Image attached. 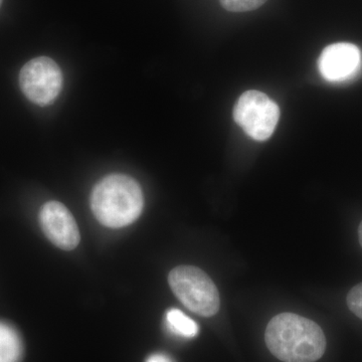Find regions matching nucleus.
<instances>
[{
    "label": "nucleus",
    "mask_w": 362,
    "mask_h": 362,
    "mask_svg": "<svg viewBox=\"0 0 362 362\" xmlns=\"http://www.w3.org/2000/svg\"><path fill=\"white\" fill-rule=\"evenodd\" d=\"M266 344L284 362H315L323 356L326 338L318 324L294 313H282L269 322Z\"/></svg>",
    "instance_id": "1"
},
{
    "label": "nucleus",
    "mask_w": 362,
    "mask_h": 362,
    "mask_svg": "<svg viewBox=\"0 0 362 362\" xmlns=\"http://www.w3.org/2000/svg\"><path fill=\"white\" fill-rule=\"evenodd\" d=\"M141 187L129 175L106 176L95 185L90 195L93 214L102 225L123 228L134 223L142 213Z\"/></svg>",
    "instance_id": "2"
},
{
    "label": "nucleus",
    "mask_w": 362,
    "mask_h": 362,
    "mask_svg": "<svg viewBox=\"0 0 362 362\" xmlns=\"http://www.w3.org/2000/svg\"><path fill=\"white\" fill-rule=\"evenodd\" d=\"M169 285L181 303L197 315L211 317L220 310V294L213 280L194 266L176 267L169 273Z\"/></svg>",
    "instance_id": "3"
},
{
    "label": "nucleus",
    "mask_w": 362,
    "mask_h": 362,
    "mask_svg": "<svg viewBox=\"0 0 362 362\" xmlns=\"http://www.w3.org/2000/svg\"><path fill=\"white\" fill-rule=\"evenodd\" d=\"M280 118V108L259 90H247L233 108L235 123L252 139L265 141L273 135Z\"/></svg>",
    "instance_id": "4"
},
{
    "label": "nucleus",
    "mask_w": 362,
    "mask_h": 362,
    "mask_svg": "<svg viewBox=\"0 0 362 362\" xmlns=\"http://www.w3.org/2000/svg\"><path fill=\"white\" fill-rule=\"evenodd\" d=\"M20 86L25 96L39 106L56 101L63 88V74L56 62L39 57L28 62L20 73Z\"/></svg>",
    "instance_id": "5"
},
{
    "label": "nucleus",
    "mask_w": 362,
    "mask_h": 362,
    "mask_svg": "<svg viewBox=\"0 0 362 362\" xmlns=\"http://www.w3.org/2000/svg\"><path fill=\"white\" fill-rule=\"evenodd\" d=\"M361 49L349 42L328 45L321 52L318 69L321 76L331 83H342L356 78L361 70Z\"/></svg>",
    "instance_id": "6"
},
{
    "label": "nucleus",
    "mask_w": 362,
    "mask_h": 362,
    "mask_svg": "<svg viewBox=\"0 0 362 362\" xmlns=\"http://www.w3.org/2000/svg\"><path fill=\"white\" fill-rule=\"evenodd\" d=\"M42 230L52 244L62 250L75 249L80 242V232L69 209L59 202H49L40 209Z\"/></svg>",
    "instance_id": "7"
},
{
    "label": "nucleus",
    "mask_w": 362,
    "mask_h": 362,
    "mask_svg": "<svg viewBox=\"0 0 362 362\" xmlns=\"http://www.w3.org/2000/svg\"><path fill=\"white\" fill-rule=\"evenodd\" d=\"M23 356V342L13 326L0 322V362H18Z\"/></svg>",
    "instance_id": "8"
},
{
    "label": "nucleus",
    "mask_w": 362,
    "mask_h": 362,
    "mask_svg": "<svg viewBox=\"0 0 362 362\" xmlns=\"http://www.w3.org/2000/svg\"><path fill=\"white\" fill-rule=\"evenodd\" d=\"M168 327L180 337L192 338L199 333V326L178 309H171L166 315Z\"/></svg>",
    "instance_id": "9"
},
{
    "label": "nucleus",
    "mask_w": 362,
    "mask_h": 362,
    "mask_svg": "<svg viewBox=\"0 0 362 362\" xmlns=\"http://www.w3.org/2000/svg\"><path fill=\"white\" fill-rule=\"evenodd\" d=\"M268 0H220L221 6L230 13H247L255 11L266 4Z\"/></svg>",
    "instance_id": "10"
},
{
    "label": "nucleus",
    "mask_w": 362,
    "mask_h": 362,
    "mask_svg": "<svg viewBox=\"0 0 362 362\" xmlns=\"http://www.w3.org/2000/svg\"><path fill=\"white\" fill-rule=\"evenodd\" d=\"M347 306L352 313L362 320V283L350 290L347 295Z\"/></svg>",
    "instance_id": "11"
},
{
    "label": "nucleus",
    "mask_w": 362,
    "mask_h": 362,
    "mask_svg": "<svg viewBox=\"0 0 362 362\" xmlns=\"http://www.w3.org/2000/svg\"><path fill=\"white\" fill-rule=\"evenodd\" d=\"M146 362H173V359L170 357L165 356V354H152L148 358H147Z\"/></svg>",
    "instance_id": "12"
},
{
    "label": "nucleus",
    "mask_w": 362,
    "mask_h": 362,
    "mask_svg": "<svg viewBox=\"0 0 362 362\" xmlns=\"http://www.w3.org/2000/svg\"><path fill=\"white\" fill-rule=\"evenodd\" d=\"M358 239L359 243H361V246L362 247V221L361 223V225H359L358 228Z\"/></svg>",
    "instance_id": "13"
},
{
    "label": "nucleus",
    "mask_w": 362,
    "mask_h": 362,
    "mask_svg": "<svg viewBox=\"0 0 362 362\" xmlns=\"http://www.w3.org/2000/svg\"><path fill=\"white\" fill-rule=\"evenodd\" d=\"M2 2H4V0H0V7L2 6Z\"/></svg>",
    "instance_id": "14"
}]
</instances>
